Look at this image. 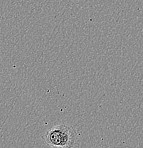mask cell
<instances>
[{
  "label": "cell",
  "instance_id": "6da1fadb",
  "mask_svg": "<svg viewBox=\"0 0 143 148\" xmlns=\"http://www.w3.org/2000/svg\"><path fill=\"white\" fill-rule=\"evenodd\" d=\"M42 138L50 147L70 148L76 143V132L68 125H58L48 130Z\"/></svg>",
  "mask_w": 143,
  "mask_h": 148
}]
</instances>
